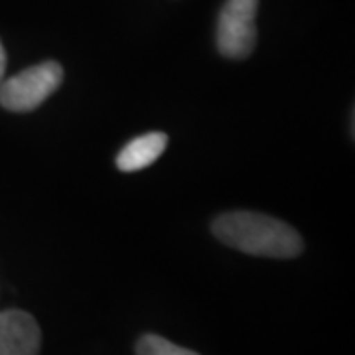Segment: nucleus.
I'll list each match as a JSON object with an SVG mask.
<instances>
[{
	"label": "nucleus",
	"mask_w": 355,
	"mask_h": 355,
	"mask_svg": "<svg viewBox=\"0 0 355 355\" xmlns=\"http://www.w3.org/2000/svg\"><path fill=\"white\" fill-rule=\"evenodd\" d=\"M217 241L241 253L268 259H294L302 253L300 233L277 217L254 211H227L214 219Z\"/></svg>",
	"instance_id": "nucleus-1"
},
{
	"label": "nucleus",
	"mask_w": 355,
	"mask_h": 355,
	"mask_svg": "<svg viewBox=\"0 0 355 355\" xmlns=\"http://www.w3.org/2000/svg\"><path fill=\"white\" fill-rule=\"evenodd\" d=\"M64 83V67L58 62L32 65L0 85V105L12 113H30L51 97Z\"/></svg>",
	"instance_id": "nucleus-2"
},
{
	"label": "nucleus",
	"mask_w": 355,
	"mask_h": 355,
	"mask_svg": "<svg viewBox=\"0 0 355 355\" xmlns=\"http://www.w3.org/2000/svg\"><path fill=\"white\" fill-rule=\"evenodd\" d=\"M259 0H227L217 18V50L229 60H245L257 46Z\"/></svg>",
	"instance_id": "nucleus-3"
},
{
	"label": "nucleus",
	"mask_w": 355,
	"mask_h": 355,
	"mask_svg": "<svg viewBox=\"0 0 355 355\" xmlns=\"http://www.w3.org/2000/svg\"><path fill=\"white\" fill-rule=\"evenodd\" d=\"M42 330L24 310L0 312V355H40Z\"/></svg>",
	"instance_id": "nucleus-4"
},
{
	"label": "nucleus",
	"mask_w": 355,
	"mask_h": 355,
	"mask_svg": "<svg viewBox=\"0 0 355 355\" xmlns=\"http://www.w3.org/2000/svg\"><path fill=\"white\" fill-rule=\"evenodd\" d=\"M168 146L164 132H148L127 142L116 156V168L121 172H139L142 168L154 164Z\"/></svg>",
	"instance_id": "nucleus-5"
},
{
	"label": "nucleus",
	"mask_w": 355,
	"mask_h": 355,
	"mask_svg": "<svg viewBox=\"0 0 355 355\" xmlns=\"http://www.w3.org/2000/svg\"><path fill=\"white\" fill-rule=\"evenodd\" d=\"M137 355H200L193 349L176 345L156 334H144L137 342Z\"/></svg>",
	"instance_id": "nucleus-6"
},
{
	"label": "nucleus",
	"mask_w": 355,
	"mask_h": 355,
	"mask_svg": "<svg viewBox=\"0 0 355 355\" xmlns=\"http://www.w3.org/2000/svg\"><path fill=\"white\" fill-rule=\"evenodd\" d=\"M4 69H6V51H4L2 44H0V81L4 77Z\"/></svg>",
	"instance_id": "nucleus-7"
}]
</instances>
